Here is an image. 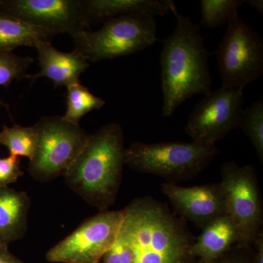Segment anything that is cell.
Returning <instances> with one entry per match:
<instances>
[{"label":"cell","mask_w":263,"mask_h":263,"mask_svg":"<svg viewBox=\"0 0 263 263\" xmlns=\"http://www.w3.org/2000/svg\"><path fill=\"white\" fill-rule=\"evenodd\" d=\"M242 0H201L200 25L216 28L228 23L238 15Z\"/></svg>","instance_id":"20"},{"label":"cell","mask_w":263,"mask_h":263,"mask_svg":"<svg viewBox=\"0 0 263 263\" xmlns=\"http://www.w3.org/2000/svg\"><path fill=\"white\" fill-rule=\"evenodd\" d=\"M243 103V90L221 86L210 91L192 112L185 132L194 142L215 146L238 127Z\"/></svg>","instance_id":"10"},{"label":"cell","mask_w":263,"mask_h":263,"mask_svg":"<svg viewBox=\"0 0 263 263\" xmlns=\"http://www.w3.org/2000/svg\"><path fill=\"white\" fill-rule=\"evenodd\" d=\"M56 34L10 15L0 13V52H13L21 46L34 47L51 42Z\"/></svg>","instance_id":"17"},{"label":"cell","mask_w":263,"mask_h":263,"mask_svg":"<svg viewBox=\"0 0 263 263\" xmlns=\"http://www.w3.org/2000/svg\"><path fill=\"white\" fill-rule=\"evenodd\" d=\"M35 48L41 69L37 73L27 76V79L32 84L40 78H47L56 87H68L80 83L81 74L89 67V62L77 52L59 51L53 47L51 42L40 43Z\"/></svg>","instance_id":"13"},{"label":"cell","mask_w":263,"mask_h":263,"mask_svg":"<svg viewBox=\"0 0 263 263\" xmlns=\"http://www.w3.org/2000/svg\"><path fill=\"white\" fill-rule=\"evenodd\" d=\"M219 152L216 146L197 142H134L126 148L125 164L137 172L155 175L176 183L195 177Z\"/></svg>","instance_id":"4"},{"label":"cell","mask_w":263,"mask_h":263,"mask_svg":"<svg viewBox=\"0 0 263 263\" xmlns=\"http://www.w3.org/2000/svg\"><path fill=\"white\" fill-rule=\"evenodd\" d=\"M194 240L191 251L198 263H209L240 243L239 234L228 215L218 218L202 229Z\"/></svg>","instance_id":"15"},{"label":"cell","mask_w":263,"mask_h":263,"mask_svg":"<svg viewBox=\"0 0 263 263\" xmlns=\"http://www.w3.org/2000/svg\"><path fill=\"white\" fill-rule=\"evenodd\" d=\"M37 129L35 124L29 127L4 126L0 132V144L9 150L10 155L27 157L32 160L37 148Z\"/></svg>","instance_id":"19"},{"label":"cell","mask_w":263,"mask_h":263,"mask_svg":"<svg viewBox=\"0 0 263 263\" xmlns=\"http://www.w3.org/2000/svg\"><path fill=\"white\" fill-rule=\"evenodd\" d=\"M2 107H4V108H5L4 105H2V104H0V109H1Z\"/></svg>","instance_id":"29"},{"label":"cell","mask_w":263,"mask_h":263,"mask_svg":"<svg viewBox=\"0 0 263 263\" xmlns=\"http://www.w3.org/2000/svg\"><path fill=\"white\" fill-rule=\"evenodd\" d=\"M162 191L181 219L191 221L197 228L202 229L226 215L224 195L219 183L185 187L165 182L162 183Z\"/></svg>","instance_id":"12"},{"label":"cell","mask_w":263,"mask_h":263,"mask_svg":"<svg viewBox=\"0 0 263 263\" xmlns=\"http://www.w3.org/2000/svg\"><path fill=\"white\" fill-rule=\"evenodd\" d=\"M125 149L121 125H103L90 135L64 176L66 183L89 205L100 212L108 211L117 200L122 183Z\"/></svg>","instance_id":"3"},{"label":"cell","mask_w":263,"mask_h":263,"mask_svg":"<svg viewBox=\"0 0 263 263\" xmlns=\"http://www.w3.org/2000/svg\"><path fill=\"white\" fill-rule=\"evenodd\" d=\"M81 3L89 28L122 15L140 13L162 16L176 8L172 0H81Z\"/></svg>","instance_id":"14"},{"label":"cell","mask_w":263,"mask_h":263,"mask_svg":"<svg viewBox=\"0 0 263 263\" xmlns=\"http://www.w3.org/2000/svg\"><path fill=\"white\" fill-rule=\"evenodd\" d=\"M253 145L259 160L263 161V101L258 100L243 109L239 125Z\"/></svg>","instance_id":"21"},{"label":"cell","mask_w":263,"mask_h":263,"mask_svg":"<svg viewBox=\"0 0 263 263\" xmlns=\"http://www.w3.org/2000/svg\"><path fill=\"white\" fill-rule=\"evenodd\" d=\"M124 212L121 231L133 250V263H195V239L166 204L151 196L138 197Z\"/></svg>","instance_id":"1"},{"label":"cell","mask_w":263,"mask_h":263,"mask_svg":"<svg viewBox=\"0 0 263 263\" xmlns=\"http://www.w3.org/2000/svg\"><path fill=\"white\" fill-rule=\"evenodd\" d=\"M0 263H27L10 252L8 245L0 243Z\"/></svg>","instance_id":"26"},{"label":"cell","mask_w":263,"mask_h":263,"mask_svg":"<svg viewBox=\"0 0 263 263\" xmlns=\"http://www.w3.org/2000/svg\"><path fill=\"white\" fill-rule=\"evenodd\" d=\"M222 87L243 90L263 73V41L236 15L216 52Z\"/></svg>","instance_id":"8"},{"label":"cell","mask_w":263,"mask_h":263,"mask_svg":"<svg viewBox=\"0 0 263 263\" xmlns=\"http://www.w3.org/2000/svg\"><path fill=\"white\" fill-rule=\"evenodd\" d=\"M133 250L120 230L117 239L103 256L101 262L102 263H133Z\"/></svg>","instance_id":"23"},{"label":"cell","mask_w":263,"mask_h":263,"mask_svg":"<svg viewBox=\"0 0 263 263\" xmlns=\"http://www.w3.org/2000/svg\"><path fill=\"white\" fill-rule=\"evenodd\" d=\"M173 13L176 26L162 43L160 63L163 92L162 115L171 117L180 105L195 95L212 91L209 67L210 53L200 33L199 25L177 8Z\"/></svg>","instance_id":"2"},{"label":"cell","mask_w":263,"mask_h":263,"mask_svg":"<svg viewBox=\"0 0 263 263\" xmlns=\"http://www.w3.org/2000/svg\"><path fill=\"white\" fill-rule=\"evenodd\" d=\"M0 13L57 34L87 30L81 0H0Z\"/></svg>","instance_id":"11"},{"label":"cell","mask_w":263,"mask_h":263,"mask_svg":"<svg viewBox=\"0 0 263 263\" xmlns=\"http://www.w3.org/2000/svg\"><path fill=\"white\" fill-rule=\"evenodd\" d=\"M34 62L30 57H22L13 52H0V86L8 89L14 80L27 79V70ZM0 104L8 109V105L0 99Z\"/></svg>","instance_id":"22"},{"label":"cell","mask_w":263,"mask_h":263,"mask_svg":"<svg viewBox=\"0 0 263 263\" xmlns=\"http://www.w3.org/2000/svg\"><path fill=\"white\" fill-rule=\"evenodd\" d=\"M245 3H248L252 8L257 10L259 13L262 14L263 13V1L262 0H248V1H245Z\"/></svg>","instance_id":"28"},{"label":"cell","mask_w":263,"mask_h":263,"mask_svg":"<svg viewBox=\"0 0 263 263\" xmlns=\"http://www.w3.org/2000/svg\"><path fill=\"white\" fill-rule=\"evenodd\" d=\"M219 183L226 214L239 234L238 245L253 246L262 231V200L256 170L252 164L240 166L233 162L223 164Z\"/></svg>","instance_id":"7"},{"label":"cell","mask_w":263,"mask_h":263,"mask_svg":"<svg viewBox=\"0 0 263 263\" xmlns=\"http://www.w3.org/2000/svg\"><path fill=\"white\" fill-rule=\"evenodd\" d=\"M98 30H84L72 36L74 51L89 62L128 56L153 46L157 41L155 17L148 14L122 15L106 21Z\"/></svg>","instance_id":"5"},{"label":"cell","mask_w":263,"mask_h":263,"mask_svg":"<svg viewBox=\"0 0 263 263\" xmlns=\"http://www.w3.org/2000/svg\"><path fill=\"white\" fill-rule=\"evenodd\" d=\"M35 126L37 146L29 160V174L41 182L65 176L91 134L80 124L67 122L60 116L41 118Z\"/></svg>","instance_id":"6"},{"label":"cell","mask_w":263,"mask_h":263,"mask_svg":"<svg viewBox=\"0 0 263 263\" xmlns=\"http://www.w3.org/2000/svg\"><path fill=\"white\" fill-rule=\"evenodd\" d=\"M209 263H254L253 246L236 245Z\"/></svg>","instance_id":"25"},{"label":"cell","mask_w":263,"mask_h":263,"mask_svg":"<svg viewBox=\"0 0 263 263\" xmlns=\"http://www.w3.org/2000/svg\"><path fill=\"white\" fill-rule=\"evenodd\" d=\"M30 207L26 192L0 186V243L8 245L24 238Z\"/></svg>","instance_id":"16"},{"label":"cell","mask_w":263,"mask_h":263,"mask_svg":"<svg viewBox=\"0 0 263 263\" xmlns=\"http://www.w3.org/2000/svg\"><path fill=\"white\" fill-rule=\"evenodd\" d=\"M254 263H263V233L256 238L254 245Z\"/></svg>","instance_id":"27"},{"label":"cell","mask_w":263,"mask_h":263,"mask_svg":"<svg viewBox=\"0 0 263 263\" xmlns=\"http://www.w3.org/2000/svg\"><path fill=\"white\" fill-rule=\"evenodd\" d=\"M67 89V108L62 117L72 124H79L85 115L93 110H100L106 103L103 99L93 95L81 82L70 85Z\"/></svg>","instance_id":"18"},{"label":"cell","mask_w":263,"mask_h":263,"mask_svg":"<svg viewBox=\"0 0 263 263\" xmlns=\"http://www.w3.org/2000/svg\"><path fill=\"white\" fill-rule=\"evenodd\" d=\"M20 163V159L15 156L0 159V186L8 187L23 176L24 173L21 170Z\"/></svg>","instance_id":"24"},{"label":"cell","mask_w":263,"mask_h":263,"mask_svg":"<svg viewBox=\"0 0 263 263\" xmlns=\"http://www.w3.org/2000/svg\"><path fill=\"white\" fill-rule=\"evenodd\" d=\"M124 218V209L99 212L52 247L46 259L54 263L101 262L117 239Z\"/></svg>","instance_id":"9"}]
</instances>
